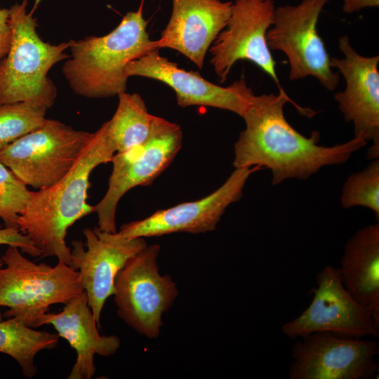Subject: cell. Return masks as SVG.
I'll use <instances>...</instances> for the list:
<instances>
[{
    "label": "cell",
    "mask_w": 379,
    "mask_h": 379,
    "mask_svg": "<svg viewBox=\"0 0 379 379\" xmlns=\"http://www.w3.org/2000/svg\"><path fill=\"white\" fill-rule=\"evenodd\" d=\"M287 102L302 115L315 114L295 104L286 93L255 95L242 117L245 128L234 144L235 168H267L272 171V184L277 185L290 178L306 180L323 166L343 164L366 145L364 138L354 137L343 144L319 145V131L305 137L286 119L284 107Z\"/></svg>",
    "instance_id": "6da1fadb"
},
{
    "label": "cell",
    "mask_w": 379,
    "mask_h": 379,
    "mask_svg": "<svg viewBox=\"0 0 379 379\" xmlns=\"http://www.w3.org/2000/svg\"><path fill=\"white\" fill-rule=\"evenodd\" d=\"M105 121L92 135L69 171L53 185L32 192L18 219V228L41 251V257L55 256L67 265L71 249L67 230L76 221L95 211L86 202L91 172L111 161L116 154Z\"/></svg>",
    "instance_id": "7a4b0ae2"
},
{
    "label": "cell",
    "mask_w": 379,
    "mask_h": 379,
    "mask_svg": "<svg viewBox=\"0 0 379 379\" xmlns=\"http://www.w3.org/2000/svg\"><path fill=\"white\" fill-rule=\"evenodd\" d=\"M144 3L141 0L138 10L127 13L109 34L69 40L71 55L62 72L76 94L105 98L126 92L127 65L158 49L147 31Z\"/></svg>",
    "instance_id": "3957f363"
},
{
    "label": "cell",
    "mask_w": 379,
    "mask_h": 379,
    "mask_svg": "<svg viewBox=\"0 0 379 379\" xmlns=\"http://www.w3.org/2000/svg\"><path fill=\"white\" fill-rule=\"evenodd\" d=\"M40 1L36 0L29 12L27 0L9 8L12 39L7 55L0 62V105L25 102L48 109L57 97L48 73L55 64L69 58L65 51L70 41L53 45L40 38L33 16Z\"/></svg>",
    "instance_id": "277c9868"
},
{
    "label": "cell",
    "mask_w": 379,
    "mask_h": 379,
    "mask_svg": "<svg viewBox=\"0 0 379 379\" xmlns=\"http://www.w3.org/2000/svg\"><path fill=\"white\" fill-rule=\"evenodd\" d=\"M1 258L0 307L8 308L4 318L15 317L36 328L51 305H65L84 291L79 272L61 261L54 267L36 264L13 246H8Z\"/></svg>",
    "instance_id": "5b68a950"
},
{
    "label": "cell",
    "mask_w": 379,
    "mask_h": 379,
    "mask_svg": "<svg viewBox=\"0 0 379 379\" xmlns=\"http://www.w3.org/2000/svg\"><path fill=\"white\" fill-rule=\"evenodd\" d=\"M159 244L147 246L131 258L114 279L117 315L142 335L157 338L162 315L179 294L171 277L159 272Z\"/></svg>",
    "instance_id": "8992f818"
},
{
    "label": "cell",
    "mask_w": 379,
    "mask_h": 379,
    "mask_svg": "<svg viewBox=\"0 0 379 379\" xmlns=\"http://www.w3.org/2000/svg\"><path fill=\"white\" fill-rule=\"evenodd\" d=\"M91 135L46 119L43 126L0 150V162L26 185L41 190L69 171Z\"/></svg>",
    "instance_id": "52a82bcc"
},
{
    "label": "cell",
    "mask_w": 379,
    "mask_h": 379,
    "mask_svg": "<svg viewBox=\"0 0 379 379\" xmlns=\"http://www.w3.org/2000/svg\"><path fill=\"white\" fill-rule=\"evenodd\" d=\"M329 1L302 0L296 6L276 8L267 41L270 50L281 51L286 56L291 81L312 77L333 91L340 74L333 71L331 57L317 32L321 12Z\"/></svg>",
    "instance_id": "ba28073f"
},
{
    "label": "cell",
    "mask_w": 379,
    "mask_h": 379,
    "mask_svg": "<svg viewBox=\"0 0 379 379\" xmlns=\"http://www.w3.org/2000/svg\"><path fill=\"white\" fill-rule=\"evenodd\" d=\"M273 0H235L230 20L209 49L210 62L220 83L225 82L239 60H248L281 87L276 62L267 45V33L274 23Z\"/></svg>",
    "instance_id": "9c48e42d"
},
{
    "label": "cell",
    "mask_w": 379,
    "mask_h": 379,
    "mask_svg": "<svg viewBox=\"0 0 379 379\" xmlns=\"http://www.w3.org/2000/svg\"><path fill=\"white\" fill-rule=\"evenodd\" d=\"M292 347L290 379H371L378 372L376 341L318 331Z\"/></svg>",
    "instance_id": "30bf717a"
},
{
    "label": "cell",
    "mask_w": 379,
    "mask_h": 379,
    "mask_svg": "<svg viewBox=\"0 0 379 379\" xmlns=\"http://www.w3.org/2000/svg\"><path fill=\"white\" fill-rule=\"evenodd\" d=\"M316 281L311 303L299 316L282 325L284 335L295 339L327 331L355 338H378L379 323L347 291L339 268L325 267Z\"/></svg>",
    "instance_id": "8fae6325"
},
{
    "label": "cell",
    "mask_w": 379,
    "mask_h": 379,
    "mask_svg": "<svg viewBox=\"0 0 379 379\" xmlns=\"http://www.w3.org/2000/svg\"><path fill=\"white\" fill-rule=\"evenodd\" d=\"M182 144L181 128L172 122L142 145L113 156L107 190L95 206L100 230L117 232L116 212L121 198L136 186L150 185L171 164Z\"/></svg>",
    "instance_id": "7c38bea8"
},
{
    "label": "cell",
    "mask_w": 379,
    "mask_h": 379,
    "mask_svg": "<svg viewBox=\"0 0 379 379\" xmlns=\"http://www.w3.org/2000/svg\"><path fill=\"white\" fill-rule=\"evenodd\" d=\"M259 169L258 166L235 168L220 187L204 198L159 210L144 219L125 223L117 233L124 238L133 239L213 231L226 208L241 198L248 177Z\"/></svg>",
    "instance_id": "4fadbf2b"
},
{
    "label": "cell",
    "mask_w": 379,
    "mask_h": 379,
    "mask_svg": "<svg viewBox=\"0 0 379 379\" xmlns=\"http://www.w3.org/2000/svg\"><path fill=\"white\" fill-rule=\"evenodd\" d=\"M86 244L72 241L69 265L78 271L88 305L100 326L101 312L107 299L114 294V279L126 262L147 244L144 238L126 239L117 232L98 227L82 231Z\"/></svg>",
    "instance_id": "5bb4252c"
},
{
    "label": "cell",
    "mask_w": 379,
    "mask_h": 379,
    "mask_svg": "<svg viewBox=\"0 0 379 379\" xmlns=\"http://www.w3.org/2000/svg\"><path fill=\"white\" fill-rule=\"evenodd\" d=\"M344 57H331V65L342 74L346 86L334 95L345 120L352 123L354 137L372 140L368 159L379 157V56L366 57L351 46L347 35L338 39Z\"/></svg>",
    "instance_id": "9a60e30c"
},
{
    "label": "cell",
    "mask_w": 379,
    "mask_h": 379,
    "mask_svg": "<svg viewBox=\"0 0 379 379\" xmlns=\"http://www.w3.org/2000/svg\"><path fill=\"white\" fill-rule=\"evenodd\" d=\"M128 77L138 76L161 81L171 88L181 107L206 106L230 111L243 117L255 95L244 78L228 86L215 84L198 72L187 71L161 56L159 49L131 61Z\"/></svg>",
    "instance_id": "2e32d148"
},
{
    "label": "cell",
    "mask_w": 379,
    "mask_h": 379,
    "mask_svg": "<svg viewBox=\"0 0 379 379\" xmlns=\"http://www.w3.org/2000/svg\"><path fill=\"white\" fill-rule=\"evenodd\" d=\"M172 12L156 47L182 54L200 69L207 52L230 20L233 2L171 0Z\"/></svg>",
    "instance_id": "e0dca14e"
},
{
    "label": "cell",
    "mask_w": 379,
    "mask_h": 379,
    "mask_svg": "<svg viewBox=\"0 0 379 379\" xmlns=\"http://www.w3.org/2000/svg\"><path fill=\"white\" fill-rule=\"evenodd\" d=\"M51 324L58 335L65 339L77 354L68 379H90L95 373L94 357H109L121 345L116 335H102L88 298L84 291L65 305L58 313L47 312L37 322V327Z\"/></svg>",
    "instance_id": "ac0fdd59"
},
{
    "label": "cell",
    "mask_w": 379,
    "mask_h": 379,
    "mask_svg": "<svg viewBox=\"0 0 379 379\" xmlns=\"http://www.w3.org/2000/svg\"><path fill=\"white\" fill-rule=\"evenodd\" d=\"M342 283L379 323V223L359 230L346 243L339 267Z\"/></svg>",
    "instance_id": "d6986e66"
},
{
    "label": "cell",
    "mask_w": 379,
    "mask_h": 379,
    "mask_svg": "<svg viewBox=\"0 0 379 379\" xmlns=\"http://www.w3.org/2000/svg\"><path fill=\"white\" fill-rule=\"evenodd\" d=\"M112 118L107 121V132L116 153H123L142 145L168 128L172 122L148 112L138 93L124 92Z\"/></svg>",
    "instance_id": "ffe728a7"
},
{
    "label": "cell",
    "mask_w": 379,
    "mask_h": 379,
    "mask_svg": "<svg viewBox=\"0 0 379 379\" xmlns=\"http://www.w3.org/2000/svg\"><path fill=\"white\" fill-rule=\"evenodd\" d=\"M59 338L56 333L35 330L15 317L0 320V352L13 358L28 378L37 373L36 354L41 350L54 349Z\"/></svg>",
    "instance_id": "44dd1931"
},
{
    "label": "cell",
    "mask_w": 379,
    "mask_h": 379,
    "mask_svg": "<svg viewBox=\"0 0 379 379\" xmlns=\"http://www.w3.org/2000/svg\"><path fill=\"white\" fill-rule=\"evenodd\" d=\"M48 109L25 102L0 105V150L43 126Z\"/></svg>",
    "instance_id": "7402d4cb"
},
{
    "label": "cell",
    "mask_w": 379,
    "mask_h": 379,
    "mask_svg": "<svg viewBox=\"0 0 379 379\" xmlns=\"http://www.w3.org/2000/svg\"><path fill=\"white\" fill-rule=\"evenodd\" d=\"M344 208L364 206L379 220V160L374 159L363 171L352 173L345 182L340 197Z\"/></svg>",
    "instance_id": "603a6c76"
},
{
    "label": "cell",
    "mask_w": 379,
    "mask_h": 379,
    "mask_svg": "<svg viewBox=\"0 0 379 379\" xmlns=\"http://www.w3.org/2000/svg\"><path fill=\"white\" fill-rule=\"evenodd\" d=\"M0 162V218L5 227L18 228V219L32 192Z\"/></svg>",
    "instance_id": "cb8c5ba5"
},
{
    "label": "cell",
    "mask_w": 379,
    "mask_h": 379,
    "mask_svg": "<svg viewBox=\"0 0 379 379\" xmlns=\"http://www.w3.org/2000/svg\"><path fill=\"white\" fill-rule=\"evenodd\" d=\"M0 245H7L19 248L21 252L33 257H41V251L34 245L29 237L22 233L19 228L0 227ZM4 262L0 258V267Z\"/></svg>",
    "instance_id": "d4e9b609"
},
{
    "label": "cell",
    "mask_w": 379,
    "mask_h": 379,
    "mask_svg": "<svg viewBox=\"0 0 379 379\" xmlns=\"http://www.w3.org/2000/svg\"><path fill=\"white\" fill-rule=\"evenodd\" d=\"M12 39L10 9L0 7V62L7 55Z\"/></svg>",
    "instance_id": "484cf974"
},
{
    "label": "cell",
    "mask_w": 379,
    "mask_h": 379,
    "mask_svg": "<svg viewBox=\"0 0 379 379\" xmlns=\"http://www.w3.org/2000/svg\"><path fill=\"white\" fill-rule=\"evenodd\" d=\"M343 11L351 14L365 8L378 7L379 0H343Z\"/></svg>",
    "instance_id": "4316f807"
},
{
    "label": "cell",
    "mask_w": 379,
    "mask_h": 379,
    "mask_svg": "<svg viewBox=\"0 0 379 379\" xmlns=\"http://www.w3.org/2000/svg\"><path fill=\"white\" fill-rule=\"evenodd\" d=\"M4 319L3 313L0 311V320Z\"/></svg>",
    "instance_id": "83f0119b"
}]
</instances>
